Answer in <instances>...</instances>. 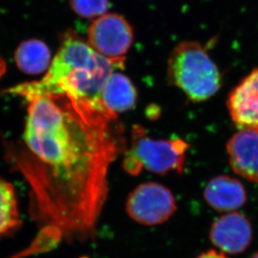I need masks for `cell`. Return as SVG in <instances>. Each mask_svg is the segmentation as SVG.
<instances>
[{
	"label": "cell",
	"mask_w": 258,
	"mask_h": 258,
	"mask_svg": "<svg viewBox=\"0 0 258 258\" xmlns=\"http://www.w3.org/2000/svg\"><path fill=\"white\" fill-rule=\"evenodd\" d=\"M130 148L125 154L123 168L131 175L142 169L159 174L184 170L185 154L189 144L182 139H153L141 125L132 129Z\"/></svg>",
	"instance_id": "4"
},
{
	"label": "cell",
	"mask_w": 258,
	"mask_h": 258,
	"mask_svg": "<svg viewBox=\"0 0 258 258\" xmlns=\"http://www.w3.org/2000/svg\"><path fill=\"white\" fill-rule=\"evenodd\" d=\"M226 151L233 171L258 184V129H240L226 144Z\"/></svg>",
	"instance_id": "9"
},
{
	"label": "cell",
	"mask_w": 258,
	"mask_h": 258,
	"mask_svg": "<svg viewBox=\"0 0 258 258\" xmlns=\"http://www.w3.org/2000/svg\"><path fill=\"white\" fill-rule=\"evenodd\" d=\"M134 28L117 13H108L92 20L87 29V42L98 54L124 67L126 55L134 42Z\"/></svg>",
	"instance_id": "5"
},
{
	"label": "cell",
	"mask_w": 258,
	"mask_h": 258,
	"mask_svg": "<svg viewBox=\"0 0 258 258\" xmlns=\"http://www.w3.org/2000/svg\"><path fill=\"white\" fill-rule=\"evenodd\" d=\"M15 62L26 74L38 75L47 71L51 62V54L47 45L37 39L25 40L15 53Z\"/></svg>",
	"instance_id": "12"
},
{
	"label": "cell",
	"mask_w": 258,
	"mask_h": 258,
	"mask_svg": "<svg viewBox=\"0 0 258 258\" xmlns=\"http://www.w3.org/2000/svg\"><path fill=\"white\" fill-rule=\"evenodd\" d=\"M5 72H6V64L5 60H3L2 58H0V79L5 75Z\"/></svg>",
	"instance_id": "16"
},
{
	"label": "cell",
	"mask_w": 258,
	"mask_h": 258,
	"mask_svg": "<svg viewBox=\"0 0 258 258\" xmlns=\"http://www.w3.org/2000/svg\"><path fill=\"white\" fill-rule=\"evenodd\" d=\"M117 68L74 30H67L60 35V46L45 77L17 85L7 92L25 100L43 95H67L105 109L101 102L102 88Z\"/></svg>",
	"instance_id": "2"
},
{
	"label": "cell",
	"mask_w": 258,
	"mask_h": 258,
	"mask_svg": "<svg viewBox=\"0 0 258 258\" xmlns=\"http://www.w3.org/2000/svg\"><path fill=\"white\" fill-rule=\"evenodd\" d=\"M204 199L208 206L219 212H232L246 203L247 194L238 179L220 175L214 177L204 189Z\"/></svg>",
	"instance_id": "10"
},
{
	"label": "cell",
	"mask_w": 258,
	"mask_h": 258,
	"mask_svg": "<svg viewBox=\"0 0 258 258\" xmlns=\"http://www.w3.org/2000/svg\"><path fill=\"white\" fill-rule=\"evenodd\" d=\"M17 196L10 182L0 178V238L20 226Z\"/></svg>",
	"instance_id": "13"
},
{
	"label": "cell",
	"mask_w": 258,
	"mask_h": 258,
	"mask_svg": "<svg viewBox=\"0 0 258 258\" xmlns=\"http://www.w3.org/2000/svg\"><path fill=\"white\" fill-rule=\"evenodd\" d=\"M71 10L79 17L95 20L107 14L109 0H69Z\"/></svg>",
	"instance_id": "14"
},
{
	"label": "cell",
	"mask_w": 258,
	"mask_h": 258,
	"mask_svg": "<svg viewBox=\"0 0 258 258\" xmlns=\"http://www.w3.org/2000/svg\"><path fill=\"white\" fill-rule=\"evenodd\" d=\"M226 106L236 127L258 129V69L231 90Z\"/></svg>",
	"instance_id": "8"
},
{
	"label": "cell",
	"mask_w": 258,
	"mask_h": 258,
	"mask_svg": "<svg viewBox=\"0 0 258 258\" xmlns=\"http://www.w3.org/2000/svg\"><path fill=\"white\" fill-rule=\"evenodd\" d=\"M251 258H258V251L254 253L253 256H251Z\"/></svg>",
	"instance_id": "17"
},
{
	"label": "cell",
	"mask_w": 258,
	"mask_h": 258,
	"mask_svg": "<svg viewBox=\"0 0 258 258\" xmlns=\"http://www.w3.org/2000/svg\"><path fill=\"white\" fill-rule=\"evenodd\" d=\"M196 258H229L226 256V254L220 251L216 250H209L200 254Z\"/></svg>",
	"instance_id": "15"
},
{
	"label": "cell",
	"mask_w": 258,
	"mask_h": 258,
	"mask_svg": "<svg viewBox=\"0 0 258 258\" xmlns=\"http://www.w3.org/2000/svg\"><path fill=\"white\" fill-rule=\"evenodd\" d=\"M209 238L221 252L237 255L243 253L251 246L253 228L245 215L232 211L213 221L209 231Z\"/></svg>",
	"instance_id": "7"
},
{
	"label": "cell",
	"mask_w": 258,
	"mask_h": 258,
	"mask_svg": "<svg viewBox=\"0 0 258 258\" xmlns=\"http://www.w3.org/2000/svg\"><path fill=\"white\" fill-rule=\"evenodd\" d=\"M138 98L136 87L131 80L120 72H112L105 82L101 102L106 111L117 116L135 106Z\"/></svg>",
	"instance_id": "11"
},
{
	"label": "cell",
	"mask_w": 258,
	"mask_h": 258,
	"mask_svg": "<svg viewBox=\"0 0 258 258\" xmlns=\"http://www.w3.org/2000/svg\"><path fill=\"white\" fill-rule=\"evenodd\" d=\"M169 84L182 90L192 102L210 99L221 87L218 67L200 43L182 41L168 60Z\"/></svg>",
	"instance_id": "3"
},
{
	"label": "cell",
	"mask_w": 258,
	"mask_h": 258,
	"mask_svg": "<svg viewBox=\"0 0 258 258\" xmlns=\"http://www.w3.org/2000/svg\"><path fill=\"white\" fill-rule=\"evenodd\" d=\"M176 211L177 202L173 193L155 182L139 184L129 194L126 202L129 217L142 226L165 223Z\"/></svg>",
	"instance_id": "6"
},
{
	"label": "cell",
	"mask_w": 258,
	"mask_h": 258,
	"mask_svg": "<svg viewBox=\"0 0 258 258\" xmlns=\"http://www.w3.org/2000/svg\"><path fill=\"white\" fill-rule=\"evenodd\" d=\"M26 101L24 140L35 159L42 236L92 240L108 195L110 166L125 145L117 116L67 95Z\"/></svg>",
	"instance_id": "1"
}]
</instances>
